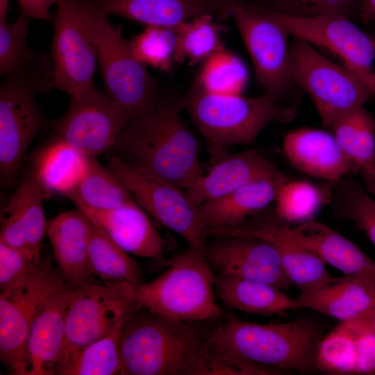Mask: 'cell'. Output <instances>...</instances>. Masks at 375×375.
Instances as JSON below:
<instances>
[{"label": "cell", "instance_id": "1", "mask_svg": "<svg viewBox=\"0 0 375 375\" xmlns=\"http://www.w3.org/2000/svg\"><path fill=\"white\" fill-rule=\"evenodd\" d=\"M140 310L122 327L121 375H238L211 344L215 328Z\"/></svg>", "mask_w": 375, "mask_h": 375}, {"label": "cell", "instance_id": "2", "mask_svg": "<svg viewBox=\"0 0 375 375\" xmlns=\"http://www.w3.org/2000/svg\"><path fill=\"white\" fill-rule=\"evenodd\" d=\"M181 100L161 97L122 131L110 154L185 191L203 174L199 144L181 116Z\"/></svg>", "mask_w": 375, "mask_h": 375}, {"label": "cell", "instance_id": "3", "mask_svg": "<svg viewBox=\"0 0 375 375\" xmlns=\"http://www.w3.org/2000/svg\"><path fill=\"white\" fill-rule=\"evenodd\" d=\"M321 339L319 328L305 319L263 324L230 314L215 328L210 342L249 375L272 374L281 370L305 372L315 367Z\"/></svg>", "mask_w": 375, "mask_h": 375}, {"label": "cell", "instance_id": "4", "mask_svg": "<svg viewBox=\"0 0 375 375\" xmlns=\"http://www.w3.org/2000/svg\"><path fill=\"white\" fill-rule=\"evenodd\" d=\"M181 104L215 149L251 143L270 122H288L294 115L293 108L283 105L268 92L256 97L219 94L205 90L199 83Z\"/></svg>", "mask_w": 375, "mask_h": 375}, {"label": "cell", "instance_id": "5", "mask_svg": "<svg viewBox=\"0 0 375 375\" xmlns=\"http://www.w3.org/2000/svg\"><path fill=\"white\" fill-rule=\"evenodd\" d=\"M56 88L51 56L3 78L0 85V175L9 184L20 171L30 144L44 126L36 99Z\"/></svg>", "mask_w": 375, "mask_h": 375}, {"label": "cell", "instance_id": "6", "mask_svg": "<svg viewBox=\"0 0 375 375\" xmlns=\"http://www.w3.org/2000/svg\"><path fill=\"white\" fill-rule=\"evenodd\" d=\"M169 268L155 280L135 285L142 308L165 317L188 322L217 321L223 311L215 297V274L204 248H192L169 260Z\"/></svg>", "mask_w": 375, "mask_h": 375}, {"label": "cell", "instance_id": "7", "mask_svg": "<svg viewBox=\"0 0 375 375\" xmlns=\"http://www.w3.org/2000/svg\"><path fill=\"white\" fill-rule=\"evenodd\" d=\"M289 54L292 81L310 95L322 124L329 130L338 118L374 95L352 70L328 60L303 40L294 38Z\"/></svg>", "mask_w": 375, "mask_h": 375}, {"label": "cell", "instance_id": "8", "mask_svg": "<svg viewBox=\"0 0 375 375\" xmlns=\"http://www.w3.org/2000/svg\"><path fill=\"white\" fill-rule=\"evenodd\" d=\"M87 3L106 94L123 105L134 119L151 110L161 98L158 86L146 65L133 56L121 31L91 0Z\"/></svg>", "mask_w": 375, "mask_h": 375}, {"label": "cell", "instance_id": "9", "mask_svg": "<svg viewBox=\"0 0 375 375\" xmlns=\"http://www.w3.org/2000/svg\"><path fill=\"white\" fill-rule=\"evenodd\" d=\"M67 285L47 256L21 284L1 292L0 358L10 374L26 375V342L31 326L47 299Z\"/></svg>", "mask_w": 375, "mask_h": 375}, {"label": "cell", "instance_id": "10", "mask_svg": "<svg viewBox=\"0 0 375 375\" xmlns=\"http://www.w3.org/2000/svg\"><path fill=\"white\" fill-rule=\"evenodd\" d=\"M142 308L136 297L135 285L130 283L92 282L74 287L58 362L106 335Z\"/></svg>", "mask_w": 375, "mask_h": 375}, {"label": "cell", "instance_id": "11", "mask_svg": "<svg viewBox=\"0 0 375 375\" xmlns=\"http://www.w3.org/2000/svg\"><path fill=\"white\" fill-rule=\"evenodd\" d=\"M106 167L140 207L181 235L189 247H206V229L200 219L199 206L184 190L113 154L108 158Z\"/></svg>", "mask_w": 375, "mask_h": 375}, {"label": "cell", "instance_id": "12", "mask_svg": "<svg viewBox=\"0 0 375 375\" xmlns=\"http://www.w3.org/2000/svg\"><path fill=\"white\" fill-rule=\"evenodd\" d=\"M51 58L56 88L74 96L93 83L97 47L87 0H60L53 18Z\"/></svg>", "mask_w": 375, "mask_h": 375}, {"label": "cell", "instance_id": "13", "mask_svg": "<svg viewBox=\"0 0 375 375\" xmlns=\"http://www.w3.org/2000/svg\"><path fill=\"white\" fill-rule=\"evenodd\" d=\"M251 58L258 84L281 100L297 85L290 72V33L263 7L241 0L233 15Z\"/></svg>", "mask_w": 375, "mask_h": 375}, {"label": "cell", "instance_id": "14", "mask_svg": "<svg viewBox=\"0 0 375 375\" xmlns=\"http://www.w3.org/2000/svg\"><path fill=\"white\" fill-rule=\"evenodd\" d=\"M133 117L121 103L101 92L92 83L71 96L65 113L52 122L54 138L88 156L110 150Z\"/></svg>", "mask_w": 375, "mask_h": 375}, {"label": "cell", "instance_id": "15", "mask_svg": "<svg viewBox=\"0 0 375 375\" xmlns=\"http://www.w3.org/2000/svg\"><path fill=\"white\" fill-rule=\"evenodd\" d=\"M266 10L294 38L337 56L371 88L375 95V39L362 31L351 17L337 13L293 17Z\"/></svg>", "mask_w": 375, "mask_h": 375}, {"label": "cell", "instance_id": "16", "mask_svg": "<svg viewBox=\"0 0 375 375\" xmlns=\"http://www.w3.org/2000/svg\"><path fill=\"white\" fill-rule=\"evenodd\" d=\"M206 238L219 236H249L265 240L277 250L289 279L300 294L314 292L331 282L326 264L303 247L292 228L275 212L265 209L237 227H217L206 230Z\"/></svg>", "mask_w": 375, "mask_h": 375}, {"label": "cell", "instance_id": "17", "mask_svg": "<svg viewBox=\"0 0 375 375\" xmlns=\"http://www.w3.org/2000/svg\"><path fill=\"white\" fill-rule=\"evenodd\" d=\"M205 254L217 274L256 280L285 290L292 284L279 254L269 242L249 236L215 237Z\"/></svg>", "mask_w": 375, "mask_h": 375}, {"label": "cell", "instance_id": "18", "mask_svg": "<svg viewBox=\"0 0 375 375\" xmlns=\"http://www.w3.org/2000/svg\"><path fill=\"white\" fill-rule=\"evenodd\" d=\"M43 189L33 165L22 175L19 186L0 215V242L41 259L40 247L48 222L43 208Z\"/></svg>", "mask_w": 375, "mask_h": 375}, {"label": "cell", "instance_id": "19", "mask_svg": "<svg viewBox=\"0 0 375 375\" xmlns=\"http://www.w3.org/2000/svg\"><path fill=\"white\" fill-rule=\"evenodd\" d=\"M211 149L216 160L210 171L185 190L198 206L253 181L285 175L256 150L226 153L224 149Z\"/></svg>", "mask_w": 375, "mask_h": 375}, {"label": "cell", "instance_id": "20", "mask_svg": "<svg viewBox=\"0 0 375 375\" xmlns=\"http://www.w3.org/2000/svg\"><path fill=\"white\" fill-rule=\"evenodd\" d=\"M73 288L67 284L54 292L35 317L26 342V375L54 374L64 344Z\"/></svg>", "mask_w": 375, "mask_h": 375}, {"label": "cell", "instance_id": "21", "mask_svg": "<svg viewBox=\"0 0 375 375\" xmlns=\"http://www.w3.org/2000/svg\"><path fill=\"white\" fill-rule=\"evenodd\" d=\"M283 152L297 169L330 182H339L357 172L345 156L333 134L303 128L288 133L283 144Z\"/></svg>", "mask_w": 375, "mask_h": 375}, {"label": "cell", "instance_id": "22", "mask_svg": "<svg viewBox=\"0 0 375 375\" xmlns=\"http://www.w3.org/2000/svg\"><path fill=\"white\" fill-rule=\"evenodd\" d=\"M71 201L77 208L90 214L128 253L163 261L165 241L137 203L101 210L91 209L76 199Z\"/></svg>", "mask_w": 375, "mask_h": 375}, {"label": "cell", "instance_id": "23", "mask_svg": "<svg viewBox=\"0 0 375 375\" xmlns=\"http://www.w3.org/2000/svg\"><path fill=\"white\" fill-rule=\"evenodd\" d=\"M299 308L314 310L341 322L362 318L375 309V276L345 275L294 298Z\"/></svg>", "mask_w": 375, "mask_h": 375}, {"label": "cell", "instance_id": "24", "mask_svg": "<svg viewBox=\"0 0 375 375\" xmlns=\"http://www.w3.org/2000/svg\"><path fill=\"white\" fill-rule=\"evenodd\" d=\"M47 234L59 271L75 287L92 283L88 267L90 222L80 209L62 212L48 222Z\"/></svg>", "mask_w": 375, "mask_h": 375}, {"label": "cell", "instance_id": "25", "mask_svg": "<svg viewBox=\"0 0 375 375\" xmlns=\"http://www.w3.org/2000/svg\"><path fill=\"white\" fill-rule=\"evenodd\" d=\"M287 180L285 175L257 180L203 203L199 206L203 226L206 230L244 224L248 217L275 201L280 186Z\"/></svg>", "mask_w": 375, "mask_h": 375}, {"label": "cell", "instance_id": "26", "mask_svg": "<svg viewBox=\"0 0 375 375\" xmlns=\"http://www.w3.org/2000/svg\"><path fill=\"white\" fill-rule=\"evenodd\" d=\"M295 238L325 264L345 275L375 276V261L356 244L329 226L315 221L292 228Z\"/></svg>", "mask_w": 375, "mask_h": 375}, {"label": "cell", "instance_id": "27", "mask_svg": "<svg viewBox=\"0 0 375 375\" xmlns=\"http://www.w3.org/2000/svg\"><path fill=\"white\" fill-rule=\"evenodd\" d=\"M215 290L225 305L248 313L269 317L299 308L283 290L256 280L216 274Z\"/></svg>", "mask_w": 375, "mask_h": 375}, {"label": "cell", "instance_id": "28", "mask_svg": "<svg viewBox=\"0 0 375 375\" xmlns=\"http://www.w3.org/2000/svg\"><path fill=\"white\" fill-rule=\"evenodd\" d=\"M105 15H117L146 26L176 27L203 14H212L197 0H91Z\"/></svg>", "mask_w": 375, "mask_h": 375}, {"label": "cell", "instance_id": "29", "mask_svg": "<svg viewBox=\"0 0 375 375\" xmlns=\"http://www.w3.org/2000/svg\"><path fill=\"white\" fill-rule=\"evenodd\" d=\"M88 155L60 139L55 138L37 155L34 167L43 192L67 196L85 175Z\"/></svg>", "mask_w": 375, "mask_h": 375}, {"label": "cell", "instance_id": "30", "mask_svg": "<svg viewBox=\"0 0 375 375\" xmlns=\"http://www.w3.org/2000/svg\"><path fill=\"white\" fill-rule=\"evenodd\" d=\"M81 210L90 222L88 260L90 273L106 283H127L138 285L144 283L138 263L110 238L90 214Z\"/></svg>", "mask_w": 375, "mask_h": 375}, {"label": "cell", "instance_id": "31", "mask_svg": "<svg viewBox=\"0 0 375 375\" xmlns=\"http://www.w3.org/2000/svg\"><path fill=\"white\" fill-rule=\"evenodd\" d=\"M330 130L357 172L375 167V120L364 106L341 116Z\"/></svg>", "mask_w": 375, "mask_h": 375}, {"label": "cell", "instance_id": "32", "mask_svg": "<svg viewBox=\"0 0 375 375\" xmlns=\"http://www.w3.org/2000/svg\"><path fill=\"white\" fill-rule=\"evenodd\" d=\"M124 323L101 338L61 359L56 367L54 374H120V339Z\"/></svg>", "mask_w": 375, "mask_h": 375}, {"label": "cell", "instance_id": "33", "mask_svg": "<svg viewBox=\"0 0 375 375\" xmlns=\"http://www.w3.org/2000/svg\"><path fill=\"white\" fill-rule=\"evenodd\" d=\"M94 210H111L136 203L122 182L97 156H89L87 172L75 189L67 196Z\"/></svg>", "mask_w": 375, "mask_h": 375}, {"label": "cell", "instance_id": "34", "mask_svg": "<svg viewBox=\"0 0 375 375\" xmlns=\"http://www.w3.org/2000/svg\"><path fill=\"white\" fill-rule=\"evenodd\" d=\"M177 44L174 60L194 65L224 47L222 26L212 14H203L175 27Z\"/></svg>", "mask_w": 375, "mask_h": 375}, {"label": "cell", "instance_id": "35", "mask_svg": "<svg viewBox=\"0 0 375 375\" xmlns=\"http://www.w3.org/2000/svg\"><path fill=\"white\" fill-rule=\"evenodd\" d=\"M328 187L305 181L287 180L279 188L275 201L276 212L285 222L303 224L332 199Z\"/></svg>", "mask_w": 375, "mask_h": 375}, {"label": "cell", "instance_id": "36", "mask_svg": "<svg viewBox=\"0 0 375 375\" xmlns=\"http://www.w3.org/2000/svg\"><path fill=\"white\" fill-rule=\"evenodd\" d=\"M248 80L242 60L222 47L206 60L198 83L205 90L219 94H241Z\"/></svg>", "mask_w": 375, "mask_h": 375}, {"label": "cell", "instance_id": "37", "mask_svg": "<svg viewBox=\"0 0 375 375\" xmlns=\"http://www.w3.org/2000/svg\"><path fill=\"white\" fill-rule=\"evenodd\" d=\"M28 19L21 14L14 22H0L1 77L31 66L40 56L28 45Z\"/></svg>", "mask_w": 375, "mask_h": 375}, {"label": "cell", "instance_id": "38", "mask_svg": "<svg viewBox=\"0 0 375 375\" xmlns=\"http://www.w3.org/2000/svg\"><path fill=\"white\" fill-rule=\"evenodd\" d=\"M331 201L337 212L354 222L375 246V197L356 181L347 179L339 184Z\"/></svg>", "mask_w": 375, "mask_h": 375}, {"label": "cell", "instance_id": "39", "mask_svg": "<svg viewBox=\"0 0 375 375\" xmlns=\"http://www.w3.org/2000/svg\"><path fill=\"white\" fill-rule=\"evenodd\" d=\"M177 44L175 27L146 26L131 40H127L133 56L153 67L167 70L170 68Z\"/></svg>", "mask_w": 375, "mask_h": 375}, {"label": "cell", "instance_id": "40", "mask_svg": "<svg viewBox=\"0 0 375 375\" xmlns=\"http://www.w3.org/2000/svg\"><path fill=\"white\" fill-rule=\"evenodd\" d=\"M362 0H254L272 12L293 17H314L337 13L358 15Z\"/></svg>", "mask_w": 375, "mask_h": 375}, {"label": "cell", "instance_id": "41", "mask_svg": "<svg viewBox=\"0 0 375 375\" xmlns=\"http://www.w3.org/2000/svg\"><path fill=\"white\" fill-rule=\"evenodd\" d=\"M37 262L25 251L0 242L1 292L24 281Z\"/></svg>", "mask_w": 375, "mask_h": 375}, {"label": "cell", "instance_id": "42", "mask_svg": "<svg viewBox=\"0 0 375 375\" xmlns=\"http://www.w3.org/2000/svg\"><path fill=\"white\" fill-rule=\"evenodd\" d=\"M354 335L355 362L353 374H375V332L369 315L348 320Z\"/></svg>", "mask_w": 375, "mask_h": 375}, {"label": "cell", "instance_id": "43", "mask_svg": "<svg viewBox=\"0 0 375 375\" xmlns=\"http://www.w3.org/2000/svg\"><path fill=\"white\" fill-rule=\"evenodd\" d=\"M60 0H17L22 14L29 18L46 22L53 21L50 9Z\"/></svg>", "mask_w": 375, "mask_h": 375}, {"label": "cell", "instance_id": "44", "mask_svg": "<svg viewBox=\"0 0 375 375\" xmlns=\"http://www.w3.org/2000/svg\"><path fill=\"white\" fill-rule=\"evenodd\" d=\"M204 4L217 21L233 17L241 0H197Z\"/></svg>", "mask_w": 375, "mask_h": 375}, {"label": "cell", "instance_id": "45", "mask_svg": "<svg viewBox=\"0 0 375 375\" xmlns=\"http://www.w3.org/2000/svg\"><path fill=\"white\" fill-rule=\"evenodd\" d=\"M358 16L364 24L375 22V0H362Z\"/></svg>", "mask_w": 375, "mask_h": 375}, {"label": "cell", "instance_id": "46", "mask_svg": "<svg viewBox=\"0 0 375 375\" xmlns=\"http://www.w3.org/2000/svg\"><path fill=\"white\" fill-rule=\"evenodd\" d=\"M360 173L363 178L365 189L375 197V167L363 169Z\"/></svg>", "mask_w": 375, "mask_h": 375}, {"label": "cell", "instance_id": "47", "mask_svg": "<svg viewBox=\"0 0 375 375\" xmlns=\"http://www.w3.org/2000/svg\"><path fill=\"white\" fill-rule=\"evenodd\" d=\"M9 0H0V22H6Z\"/></svg>", "mask_w": 375, "mask_h": 375}]
</instances>
